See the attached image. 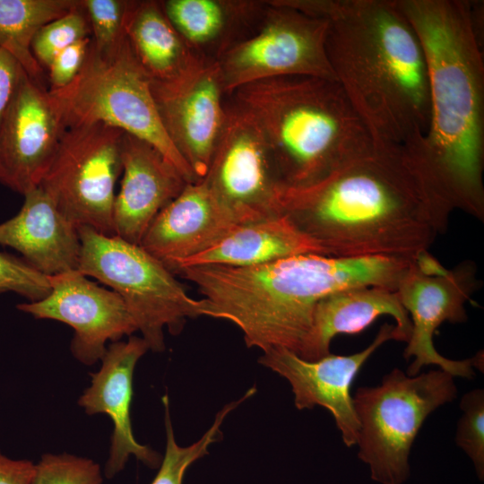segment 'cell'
Masks as SVG:
<instances>
[{
  "mask_svg": "<svg viewBox=\"0 0 484 484\" xmlns=\"http://www.w3.org/2000/svg\"><path fill=\"white\" fill-rule=\"evenodd\" d=\"M390 340L402 341L395 324H384L374 341L350 355L329 354L307 360L286 349L264 352L259 363L284 377L290 385L297 409L321 406L328 410L348 447L357 443L359 420L350 393L352 383L368 358Z\"/></svg>",
  "mask_w": 484,
  "mask_h": 484,
  "instance_id": "obj_16",
  "label": "cell"
},
{
  "mask_svg": "<svg viewBox=\"0 0 484 484\" xmlns=\"http://www.w3.org/2000/svg\"><path fill=\"white\" fill-rule=\"evenodd\" d=\"M123 131L103 123L67 127L39 186L77 228L114 235Z\"/></svg>",
  "mask_w": 484,
  "mask_h": 484,
  "instance_id": "obj_9",
  "label": "cell"
},
{
  "mask_svg": "<svg viewBox=\"0 0 484 484\" xmlns=\"http://www.w3.org/2000/svg\"><path fill=\"white\" fill-rule=\"evenodd\" d=\"M250 221L212 191L203 179L187 183L155 217L140 246L166 266L214 245Z\"/></svg>",
  "mask_w": 484,
  "mask_h": 484,
  "instance_id": "obj_18",
  "label": "cell"
},
{
  "mask_svg": "<svg viewBox=\"0 0 484 484\" xmlns=\"http://www.w3.org/2000/svg\"><path fill=\"white\" fill-rule=\"evenodd\" d=\"M91 32V46L108 52L117 46L125 35L124 26L128 1L83 0Z\"/></svg>",
  "mask_w": 484,
  "mask_h": 484,
  "instance_id": "obj_30",
  "label": "cell"
},
{
  "mask_svg": "<svg viewBox=\"0 0 484 484\" xmlns=\"http://www.w3.org/2000/svg\"><path fill=\"white\" fill-rule=\"evenodd\" d=\"M381 315L392 316L402 341H409L411 322L396 290L366 286L333 292L317 303L311 329L298 355L307 360L324 358L330 354L336 335L359 333Z\"/></svg>",
  "mask_w": 484,
  "mask_h": 484,
  "instance_id": "obj_21",
  "label": "cell"
},
{
  "mask_svg": "<svg viewBox=\"0 0 484 484\" xmlns=\"http://www.w3.org/2000/svg\"><path fill=\"white\" fill-rule=\"evenodd\" d=\"M23 71L13 56L0 48V124Z\"/></svg>",
  "mask_w": 484,
  "mask_h": 484,
  "instance_id": "obj_33",
  "label": "cell"
},
{
  "mask_svg": "<svg viewBox=\"0 0 484 484\" xmlns=\"http://www.w3.org/2000/svg\"><path fill=\"white\" fill-rule=\"evenodd\" d=\"M161 7L177 31L198 55L220 43L230 25L250 18L257 3L222 0H167Z\"/></svg>",
  "mask_w": 484,
  "mask_h": 484,
  "instance_id": "obj_25",
  "label": "cell"
},
{
  "mask_svg": "<svg viewBox=\"0 0 484 484\" xmlns=\"http://www.w3.org/2000/svg\"><path fill=\"white\" fill-rule=\"evenodd\" d=\"M91 37L84 38L60 52L48 67V91L70 84L79 73L90 49Z\"/></svg>",
  "mask_w": 484,
  "mask_h": 484,
  "instance_id": "obj_32",
  "label": "cell"
},
{
  "mask_svg": "<svg viewBox=\"0 0 484 484\" xmlns=\"http://www.w3.org/2000/svg\"><path fill=\"white\" fill-rule=\"evenodd\" d=\"M476 274L471 261L445 269L428 252L411 261L396 289L411 322V333L403 352L405 359L413 358L407 368L408 376H416L422 367L436 365L453 376H475V357L462 360L445 358L435 349L433 335L445 322L467 321L465 304L480 284Z\"/></svg>",
  "mask_w": 484,
  "mask_h": 484,
  "instance_id": "obj_11",
  "label": "cell"
},
{
  "mask_svg": "<svg viewBox=\"0 0 484 484\" xmlns=\"http://www.w3.org/2000/svg\"><path fill=\"white\" fill-rule=\"evenodd\" d=\"M255 387L249 389L240 399L226 404L216 415L210 428L196 442L188 446L177 444L171 423L169 402L167 395L162 398L165 409L166 449L160 469L151 484H182L187 469L198 459L208 454L210 445L221 438L220 427L226 417L245 400L255 393Z\"/></svg>",
  "mask_w": 484,
  "mask_h": 484,
  "instance_id": "obj_26",
  "label": "cell"
},
{
  "mask_svg": "<svg viewBox=\"0 0 484 484\" xmlns=\"http://www.w3.org/2000/svg\"><path fill=\"white\" fill-rule=\"evenodd\" d=\"M424 48L427 133L402 149L435 201L484 221V60L471 1L397 0Z\"/></svg>",
  "mask_w": 484,
  "mask_h": 484,
  "instance_id": "obj_1",
  "label": "cell"
},
{
  "mask_svg": "<svg viewBox=\"0 0 484 484\" xmlns=\"http://www.w3.org/2000/svg\"><path fill=\"white\" fill-rule=\"evenodd\" d=\"M228 97L261 130L285 188L310 186L376 146L336 80L275 77Z\"/></svg>",
  "mask_w": 484,
  "mask_h": 484,
  "instance_id": "obj_5",
  "label": "cell"
},
{
  "mask_svg": "<svg viewBox=\"0 0 484 484\" xmlns=\"http://www.w3.org/2000/svg\"><path fill=\"white\" fill-rule=\"evenodd\" d=\"M87 37H91V27L81 1L77 8L47 23L36 33L31 51L45 71L60 52Z\"/></svg>",
  "mask_w": 484,
  "mask_h": 484,
  "instance_id": "obj_27",
  "label": "cell"
},
{
  "mask_svg": "<svg viewBox=\"0 0 484 484\" xmlns=\"http://www.w3.org/2000/svg\"><path fill=\"white\" fill-rule=\"evenodd\" d=\"M77 229L78 270L119 295L149 350H165V328L177 335L187 319L202 316V300L191 298L175 274L140 245L87 226Z\"/></svg>",
  "mask_w": 484,
  "mask_h": 484,
  "instance_id": "obj_7",
  "label": "cell"
},
{
  "mask_svg": "<svg viewBox=\"0 0 484 484\" xmlns=\"http://www.w3.org/2000/svg\"><path fill=\"white\" fill-rule=\"evenodd\" d=\"M203 179L217 197L250 220L281 213L285 189L255 122L229 100L227 117Z\"/></svg>",
  "mask_w": 484,
  "mask_h": 484,
  "instance_id": "obj_12",
  "label": "cell"
},
{
  "mask_svg": "<svg viewBox=\"0 0 484 484\" xmlns=\"http://www.w3.org/2000/svg\"><path fill=\"white\" fill-rule=\"evenodd\" d=\"M168 136L197 178L205 177L227 117L219 65L202 58L180 75L151 80Z\"/></svg>",
  "mask_w": 484,
  "mask_h": 484,
  "instance_id": "obj_13",
  "label": "cell"
},
{
  "mask_svg": "<svg viewBox=\"0 0 484 484\" xmlns=\"http://www.w3.org/2000/svg\"><path fill=\"white\" fill-rule=\"evenodd\" d=\"M35 464L30 460H14L0 452V484H32Z\"/></svg>",
  "mask_w": 484,
  "mask_h": 484,
  "instance_id": "obj_34",
  "label": "cell"
},
{
  "mask_svg": "<svg viewBox=\"0 0 484 484\" xmlns=\"http://www.w3.org/2000/svg\"><path fill=\"white\" fill-rule=\"evenodd\" d=\"M148 350L143 338L134 335L129 336L126 341L109 343L100 359L99 369L91 373V385L78 400L86 414H106L113 423L109 455L104 470L108 479L120 472L131 455L151 468L161 462L159 454L135 440L130 418L134 371Z\"/></svg>",
  "mask_w": 484,
  "mask_h": 484,
  "instance_id": "obj_17",
  "label": "cell"
},
{
  "mask_svg": "<svg viewBox=\"0 0 484 484\" xmlns=\"http://www.w3.org/2000/svg\"><path fill=\"white\" fill-rule=\"evenodd\" d=\"M99 463L70 454H44L35 464L32 484H102Z\"/></svg>",
  "mask_w": 484,
  "mask_h": 484,
  "instance_id": "obj_28",
  "label": "cell"
},
{
  "mask_svg": "<svg viewBox=\"0 0 484 484\" xmlns=\"http://www.w3.org/2000/svg\"><path fill=\"white\" fill-rule=\"evenodd\" d=\"M327 21L335 80L377 146L405 149L428 131L427 58L397 0H286Z\"/></svg>",
  "mask_w": 484,
  "mask_h": 484,
  "instance_id": "obj_3",
  "label": "cell"
},
{
  "mask_svg": "<svg viewBox=\"0 0 484 484\" xmlns=\"http://www.w3.org/2000/svg\"><path fill=\"white\" fill-rule=\"evenodd\" d=\"M462 415L457 424L455 443L471 460L478 478L484 480V391L474 389L460 402Z\"/></svg>",
  "mask_w": 484,
  "mask_h": 484,
  "instance_id": "obj_29",
  "label": "cell"
},
{
  "mask_svg": "<svg viewBox=\"0 0 484 484\" xmlns=\"http://www.w3.org/2000/svg\"><path fill=\"white\" fill-rule=\"evenodd\" d=\"M65 130L46 85L23 71L0 124V183L23 195L38 187Z\"/></svg>",
  "mask_w": 484,
  "mask_h": 484,
  "instance_id": "obj_15",
  "label": "cell"
},
{
  "mask_svg": "<svg viewBox=\"0 0 484 484\" xmlns=\"http://www.w3.org/2000/svg\"><path fill=\"white\" fill-rule=\"evenodd\" d=\"M50 282L51 290L45 298L18 304L17 308L37 319L71 326V351L83 365L100 361L108 341H118L138 331L119 295L90 281L79 270L50 276Z\"/></svg>",
  "mask_w": 484,
  "mask_h": 484,
  "instance_id": "obj_14",
  "label": "cell"
},
{
  "mask_svg": "<svg viewBox=\"0 0 484 484\" xmlns=\"http://www.w3.org/2000/svg\"><path fill=\"white\" fill-rule=\"evenodd\" d=\"M121 159L122 180L113 206L114 235L140 245L155 217L187 182L157 148L126 133Z\"/></svg>",
  "mask_w": 484,
  "mask_h": 484,
  "instance_id": "obj_19",
  "label": "cell"
},
{
  "mask_svg": "<svg viewBox=\"0 0 484 484\" xmlns=\"http://www.w3.org/2000/svg\"><path fill=\"white\" fill-rule=\"evenodd\" d=\"M80 4L77 0H0V48L30 78L44 83L45 72L32 54V40L44 25Z\"/></svg>",
  "mask_w": 484,
  "mask_h": 484,
  "instance_id": "obj_24",
  "label": "cell"
},
{
  "mask_svg": "<svg viewBox=\"0 0 484 484\" xmlns=\"http://www.w3.org/2000/svg\"><path fill=\"white\" fill-rule=\"evenodd\" d=\"M51 290L50 276L31 266L23 258L0 251V294L14 292L36 302Z\"/></svg>",
  "mask_w": 484,
  "mask_h": 484,
  "instance_id": "obj_31",
  "label": "cell"
},
{
  "mask_svg": "<svg viewBox=\"0 0 484 484\" xmlns=\"http://www.w3.org/2000/svg\"><path fill=\"white\" fill-rule=\"evenodd\" d=\"M454 377L440 368L412 376L394 368L380 385L356 390L358 456L373 480L402 484L409 478L411 449L425 419L457 396Z\"/></svg>",
  "mask_w": 484,
  "mask_h": 484,
  "instance_id": "obj_8",
  "label": "cell"
},
{
  "mask_svg": "<svg viewBox=\"0 0 484 484\" xmlns=\"http://www.w3.org/2000/svg\"><path fill=\"white\" fill-rule=\"evenodd\" d=\"M124 30L151 80L175 78L204 57L187 45L159 2L128 1Z\"/></svg>",
  "mask_w": 484,
  "mask_h": 484,
  "instance_id": "obj_23",
  "label": "cell"
},
{
  "mask_svg": "<svg viewBox=\"0 0 484 484\" xmlns=\"http://www.w3.org/2000/svg\"><path fill=\"white\" fill-rule=\"evenodd\" d=\"M19 212L0 224V245L18 251L40 272L54 276L78 270V229L38 186L24 194Z\"/></svg>",
  "mask_w": 484,
  "mask_h": 484,
  "instance_id": "obj_20",
  "label": "cell"
},
{
  "mask_svg": "<svg viewBox=\"0 0 484 484\" xmlns=\"http://www.w3.org/2000/svg\"><path fill=\"white\" fill-rule=\"evenodd\" d=\"M280 210L336 257L415 259L445 231L450 216L401 148L377 145L310 186L285 188Z\"/></svg>",
  "mask_w": 484,
  "mask_h": 484,
  "instance_id": "obj_2",
  "label": "cell"
},
{
  "mask_svg": "<svg viewBox=\"0 0 484 484\" xmlns=\"http://www.w3.org/2000/svg\"><path fill=\"white\" fill-rule=\"evenodd\" d=\"M49 92L65 128L93 123L116 127L157 148L187 183L200 180L168 136L151 78L137 61L125 34L108 52H99L91 44L73 82Z\"/></svg>",
  "mask_w": 484,
  "mask_h": 484,
  "instance_id": "obj_6",
  "label": "cell"
},
{
  "mask_svg": "<svg viewBox=\"0 0 484 484\" xmlns=\"http://www.w3.org/2000/svg\"><path fill=\"white\" fill-rule=\"evenodd\" d=\"M261 26L215 60L227 97L261 80L305 75L335 80L326 52L327 21L286 0L265 2Z\"/></svg>",
  "mask_w": 484,
  "mask_h": 484,
  "instance_id": "obj_10",
  "label": "cell"
},
{
  "mask_svg": "<svg viewBox=\"0 0 484 484\" xmlns=\"http://www.w3.org/2000/svg\"><path fill=\"white\" fill-rule=\"evenodd\" d=\"M305 254L326 255L288 215L279 213L241 224L207 249L167 267L174 274L191 266L252 267Z\"/></svg>",
  "mask_w": 484,
  "mask_h": 484,
  "instance_id": "obj_22",
  "label": "cell"
},
{
  "mask_svg": "<svg viewBox=\"0 0 484 484\" xmlns=\"http://www.w3.org/2000/svg\"><path fill=\"white\" fill-rule=\"evenodd\" d=\"M411 261L305 254L252 267L191 266L175 274L198 289L202 315L232 323L248 348L298 355L321 299L356 287L396 290Z\"/></svg>",
  "mask_w": 484,
  "mask_h": 484,
  "instance_id": "obj_4",
  "label": "cell"
}]
</instances>
